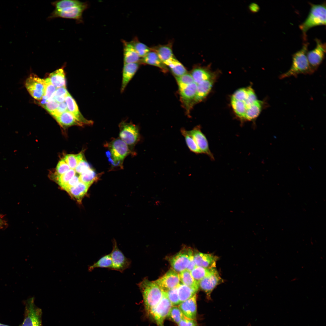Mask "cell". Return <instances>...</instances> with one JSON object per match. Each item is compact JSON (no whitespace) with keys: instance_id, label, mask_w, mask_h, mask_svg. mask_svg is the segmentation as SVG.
Instances as JSON below:
<instances>
[{"instance_id":"44","label":"cell","mask_w":326,"mask_h":326,"mask_svg":"<svg viewBox=\"0 0 326 326\" xmlns=\"http://www.w3.org/2000/svg\"><path fill=\"white\" fill-rule=\"evenodd\" d=\"M179 90L194 82L190 74L187 73L179 77H176Z\"/></svg>"},{"instance_id":"7","label":"cell","mask_w":326,"mask_h":326,"mask_svg":"<svg viewBox=\"0 0 326 326\" xmlns=\"http://www.w3.org/2000/svg\"><path fill=\"white\" fill-rule=\"evenodd\" d=\"M34 297H30L25 302L24 318L21 326H42V310L36 306Z\"/></svg>"},{"instance_id":"49","label":"cell","mask_w":326,"mask_h":326,"mask_svg":"<svg viewBox=\"0 0 326 326\" xmlns=\"http://www.w3.org/2000/svg\"><path fill=\"white\" fill-rule=\"evenodd\" d=\"M90 168L89 163L84 158L79 163L74 170L76 173L80 174Z\"/></svg>"},{"instance_id":"19","label":"cell","mask_w":326,"mask_h":326,"mask_svg":"<svg viewBox=\"0 0 326 326\" xmlns=\"http://www.w3.org/2000/svg\"><path fill=\"white\" fill-rule=\"evenodd\" d=\"M155 52L162 62L166 66L167 64L175 58L172 50V43L169 42L151 48Z\"/></svg>"},{"instance_id":"28","label":"cell","mask_w":326,"mask_h":326,"mask_svg":"<svg viewBox=\"0 0 326 326\" xmlns=\"http://www.w3.org/2000/svg\"><path fill=\"white\" fill-rule=\"evenodd\" d=\"M48 78L56 88L66 87L65 74L63 67L50 73Z\"/></svg>"},{"instance_id":"18","label":"cell","mask_w":326,"mask_h":326,"mask_svg":"<svg viewBox=\"0 0 326 326\" xmlns=\"http://www.w3.org/2000/svg\"><path fill=\"white\" fill-rule=\"evenodd\" d=\"M197 298L196 294L178 305L179 308L185 317L195 319L197 314Z\"/></svg>"},{"instance_id":"23","label":"cell","mask_w":326,"mask_h":326,"mask_svg":"<svg viewBox=\"0 0 326 326\" xmlns=\"http://www.w3.org/2000/svg\"><path fill=\"white\" fill-rule=\"evenodd\" d=\"M140 63L156 66L164 72L168 70L167 66L161 61L156 53L151 49L144 57L141 58Z\"/></svg>"},{"instance_id":"27","label":"cell","mask_w":326,"mask_h":326,"mask_svg":"<svg viewBox=\"0 0 326 326\" xmlns=\"http://www.w3.org/2000/svg\"><path fill=\"white\" fill-rule=\"evenodd\" d=\"M61 126H68L73 125L84 126L72 113L68 111L64 112L59 116L55 118Z\"/></svg>"},{"instance_id":"42","label":"cell","mask_w":326,"mask_h":326,"mask_svg":"<svg viewBox=\"0 0 326 326\" xmlns=\"http://www.w3.org/2000/svg\"><path fill=\"white\" fill-rule=\"evenodd\" d=\"M210 269L196 266L191 272L194 280L198 283L209 273Z\"/></svg>"},{"instance_id":"4","label":"cell","mask_w":326,"mask_h":326,"mask_svg":"<svg viewBox=\"0 0 326 326\" xmlns=\"http://www.w3.org/2000/svg\"><path fill=\"white\" fill-rule=\"evenodd\" d=\"M310 9L307 18L299 26L303 42L307 41L306 33L312 27L326 25V3L315 4L309 3Z\"/></svg>"},{"instance_id":"8","label":"cell","mask_w":326,"mask_h":326,"mask_svg":"<svg viewBox=\"0 0 326 326\" xmlns=\"http://www.w3.org/2000/svg\"><path fill=\"white\" fill-rule=\"evenodd\" d=\"M193 255L192 249L184 246L178 252L170 257L169 260L172 269L180 273L187 269Z\"/></svg>"},{"instance_id":"40","label":"cell","mask_w":326,"mask_h":326,"mask_svg":"<svg viewBox=\"0 0 326 326\" xmlns=\"http://www.w3.org/2000/svg\"><path fill=\"white\" fill-rule=\"evenodd\" d=\"M74 169H70L65 173L59 175H54V179L57 184L61 187L64 186L76 174Z\"/></svg>"},{"instance_id":"3","label":"cell","mask_w":326,"mask_h":326,"mask_svg":"<svg viewBox=\"0 0 326 326\" xmlns=\"http://www.w3.org/2000/svg\"><path fill=\"white\" fill-rule=\"evenodd\" d=\"M308 43L304 42L302 48L292 55V64L289 69L281 75L283 79L291 76L296 77L300 74H312L307 57Z\"/></svg>"},{"instance_id":"11","label":"cell","mask_w":326,"mask_h":326,"mask_svg":"<svg viewBox=\"0 0 326 326\" xmlns=\"http://www.w3.org/2000/svg\"><path fill=\"white\" fill-rule=\"evenodd\" d=\"M25 87L30 95L38 101L42 100L45 89V79L31 74L25 82Z\"/></svg>"},{"instance_id":"26","label":"cell","mask_w":326,"mask_h":326,"mask_svg":"<svg viewBox=\"0 0 326 326\" xmlns=\"http://www.w3.org/2000/svg\"><path fill=\"white\" fill-rule=\"evenodd\" d=\"M90 186V185L80 182L76 185L69 188L66 191L78 203H81L82 198L87 193Z\"/></svg>"},{"instance_id":"47","label":"cell","mask_w":326,"mask_h":326,"mask_svg":"<svg viewBox=\"0 0 326 326\" xmlns=\"http://www.w3.org/2000/svg\"><path fill=\"white\" fill-rule=\"evenodd\" d=\"M248 87L237 90L232 96L231 99L245 102L248 95Z\"/></svg>"},{"instance_id":"45","label":"cell","mask_w":326,"mask_h":326,"mask_svg":"<svg viewBox=\"0 0 326 326\" xmlns=\"http://www.w3.org/2000/svg\"><path fill=\"white\" fill-rule=\"evenodd\" d=\"M164 291L165 292L173 306H176L180 303L177 292V287Z\"/></svg>"},{"instance_id":"13","label":"cell","mask_w":326,"mask_h":326,"mask_svg":"<svg viewBox=\"0 0 326 326\" xmlns=\"http://www.w3.org/2000/svg\"><path fill=\"white\" fill-rule=\"evenodd\" d=\"M216 267L210 269L208 275L199 282V287L206 293L207 298L210 299L211 293L217 286L222 282Z\"/></svg>"},{"instance_id":"58","label":"cell","mask_w":326,"mask_h":326,"mask_svg":"<svg viewBox=\"0 0 326 326\" xmlns=\"http://www.w3.org/2000/svg\"><path fill=\"white\" fill-rule=\"evenodd\" d=\"M0 326H10L4 324H1V323H0ZM21 326V325H20V326Z\"/></svg>"},{"instance_id":"35","label":"cell","mask_w":326,"mask_h":326,"mask_svg":"<svg viewBox=\"0 0 326 326\" xmlns=\"http://www.w3.org/2000/svg\"><path fill=\"white\" fill-rule=\"evenodd\" d=\"M176 77L181 76L187 73L183 65L176 58L169 62L167 65Z\"/></svg>"},{"instance_id":"36","label":"cell","mask_w":326,"mask_h":326,"mask_svg":"<svg viewBox=\"0 0 326 326\" xmlns=\"http://www.w3.org/2000/svg\"><path fill=\"white\" fill-rule=\"evenodd\" d=\"M84 3L76 0H63L55 1L51 4L55 7V9L60 10L69 7L81 6Z\"/></svg>"},{"instance_id":"33","label":"cell","mask_w":326,"mask_h":326,"mask_svg":"<svg viewBox=\"0 0 326 326\" xmlns=\"http://www.w3.org/2000/svg\"><path fill=\"white\" fill-rule=\"evenodd\" d=\"M177 292L180 303L190 298L196 294L195 291L182 283L177 287Z\"/></svg>"},{"instance_id":"25","label":"cell","mask_w":326,"mask_h":326,"mask_svg":"<svg viewBox=\"0 0 326 326\" xmlns=\"http://www.w3.org/2000/svg\"><path fill=\"white\" fill-rule=\"evenodd\" d=\"M190 74L194 82L197 84L202 81L215 78V75L207 68L200 66L194 68Z\"/></svg>"},{"instance_id":"55","label":"cell","mask_w":326,"mask_h":326,"mask_svg":"<svg viewBox=\"0 0 326 326\" xmlns=\"http://www.w3.org/2000/svg\"><path fill=\"white\" fill-rule=\"evenodd\" d=\"M7 222L4 218V216L0 214V229H5L8 226Z\"/></svg>"},{"instance_id":"51","label":"cell","mask_w":326,"mask_h":326,"mask_svg":"<svg viewBox=\"0 0 326 326\" xmlns=\"http://www.w3.org/2000/svg\"><path fill=\"white\" fill-rule=\"evenodd\" d=\"M59 104V103L52 100L42 106L51 115L57 108Z\"/></svg>"},{"instance_id":"31","label":"cell","mask_w":326,"mask_h":326,"mask_svg":"<svg viewBox=\"0 0 326 326\" xmlns=\"http://www.w3.org/2000/svg\"><path fill=\"white\" fill-rule=\"evenodd\" d=\"M112 263L110 254L102 256L97 262L89 266L88 270L91 271L97 268H106L111 270Z\"/></svg>"},{"instance_id":"37","label":"cell","mask_w":326,"mask_h":326,"mask_svg":"<svg viewBox=\"0 0 326 326\" xmlns=\"http://www.w3.org/2000/svg\"><path fill=\"white\" fill-rule=\"evenodd\" d=\"M130 42L141 58L144 57L151 50V48L140 42L136 37H134Z\"/></svg>"},{"instance_id":"53","label":"cell","mask_w":326,"mask_h":326,"mask_svg":"<svg viewBox=\"0 0 326 326\" xmlns=\"http://www.w3.org/2000/svg\"><path fill=\"white\" fill-rule=\"evenodd\" d=\"M80 181L79 176L76 175L72 178L64 186L61 187L65 191L70 187H73Z\"/></svg>"},{"instance_id":"21","label":"cell","mask_w":326,"mask_h":326,"mask_svg":"<svg viewBox=\"0 0 326 326\" xmlns=\"http://www.w3.org/2000/svg\"><path fill=\"white\" fill-rule=\"evenodd\" d=\"M123 47L124 64L139 62L141 58L136 52L130 41L122 40Z\"/></svg>"},{"instance_id":"17","label":"cell","mask_w":326,"mask_h":326,"mask_svg":"<svg viewBox=\"0 0 326 326\" xmlns=\"http://www.w3.org/2000/svg\"><path fill=\"white\" fill-rule=\"evenodd\" d=\"M193 259L197 266L208 269L216 267V263L218 257L211 254H206L198 252L193 254Z\"/></svg>"},{"instance_id":"56","label":"cell","mask_w":326,"mask_h":326,"mask_svg":"<svg viewBox=\"0 0 326 326\" xmlns=\"http://www.w3.org/2000/svg\"><path fill=\"white\" fill-rule=\"evenodd\" d=\"M249 8L250 10L253 13L257 12L260 9L259 5L254 3H251L249 5Z\"/></svg>"},{"instance_id":"34","label":"cell","mask_w":326,"mask_h":326,"mask_svg":"<svg viewBox=\"0 0 326 326\" xmlns=\"http://www.w3.org/2000/svg\"><path fill=\"white\" fill-rule=\"evenodd\" d=\"M99 174L91 168L80 174L79 176L80 182L91 185L99 179Z\"/></svg>"},{"instance_id":"16","label":"cell","mask_w":326,"mask_h":326,"mask_svg":"<svg viewBox=\"0 0 326 326\" xmlns=\"http://www.w3.org/2000/svg\"><path fill=\"white\" fill-rule=\"evenodd\" d=\"M197 87V84L194 82L179 90L181 101L188 111H189L194 104Z\"/></svg>"},{"instance_id":"39","label":"cell","mask_w":326,"mask_h":326,"mask_svg":"<svg viewBox=\"0 0 326 326\" xmlns=\"http://www.w3.org/2000/svg\"><path fill=\"white\" fill-rule=\"evenodd\" d=\"M84 158L82 152L77 154H67L64 159L71 169H75L79 163Z\"/></svg>"},{"instance_id":"20","label":"cell","mask_w":326,"mask_h":326,"mask_svg":"<svg viewBox=\"0 0 326 326\" xmlns=\"http://www.w3.org/2000/svg\"><path fill=\"white\" fill-rule=\"evenodd\" d=\"M139 62L124 64L123 71L121 92H123L127 85L139 69Z\"/></svg>"},{"instance_id":"46","label":"cell","mask_w":326,"mask_h":326,"mask_svg":"<svg viewBox=\"0 0 326 326\" xmlns=\"http://www.w3.org/2000/svg\"><path fill=\"white\" fill-rule=\"evenodd\" d=\"M69 92L66 87H62L56 88L53 100L59 103L65 101V98Z\"/></svg>"},{"instance_id":"10","label":"cell","mask_w":326,"mask_h":326,"mask_svg":"<svg viewBox=\"0 0 326 326\" xmlns=\"http://www.w3.org/2000/svg\"><path fill=\"white\" fill-rule=\"evenodd\" d=\"M316 45L312 50L308 51L307 57L312 73L316 71L324 60L326 53V43L321 40L315 39Z\"/></svg>"},{"instance_id":"32","label":"cell","mask_w":326,"mask_h":326,"mask_svg":"<svg viewBox=\"0 0 326 326\" xmlns=\"http://www.w3.org/2000/svg\"><path fill=\"white\" fill-rule=\"evenodd\" d=\"M45 89L44 96L40 102L42 105L53 100L56 88L50 82L48 78L45 79Z\"/></svg>"},{"instance_id":"54","label":"cell","mask_w":326,"mask_h":326,"mask_svg":"<svg viewBox=\"0 0 326 326\" xmlns=\"http://www.w3.org/2000/svg\"><path fill=\"white\" fill-rule=\"evenodd\" d=\"M178 326H199L195 320L185 317L177 324Z\"/></svg>"},{"instance_id":"1","label":"cell","mask_w":326,"mask_h":326,"mask_svg":"<svg viewBox=\"0 0 326 326\" xmlns=\"http://www.w3.org/2000/svg\"><path fill=\"white\" fill-rule=\"evenodd\" d=\"M106 155L112 169H123L126 158L133 153L127 145L120 138L114 139L104 145Z\"/></svg>"},{"instance_id":"15","label":"cell","mask_w":326,"mask_h":326,"mask_svg":"<svg viewBox=\"0 0 326 326\" xmlns=\"http://www.w3.org/2000/svg\"><path fill=\"white\" fill-rule=\"evenodd\" d=\"M187 132L193 138L202 153L207 155L211 159L214 160V157L209 149L207 139L200 127L197 126L190 130H187Z\"/></svg>"},{"instance_id":"22","label":"cell","mask_w":326,"mask_h":326,"mask_svg":"<svg viewBox=\"0 0 326 326\" xmlns=\"http://www.w3.org/2000/svg\"><path fill=\"white\" fill-rule=\"evenodd\" d=\"M65 101L67 105L68 111L72 113L84 125H92L93 124L92 121L86 119L82 115L76 102L69 93L65 98Z\"/></svg>"},{"instance_id":"30","label":"cell","mask_w":326,"mask_h":326,"mask_svg":"<svg viewBox=\"0 0 326 326\" xmlns=\"http://www.w3.org/2000/svg\"><path fill=\"white\" fill-rule=\"evenodd\" d=\"M263 102L257 100L246 109L244 119L251 120L256 118L262 110Z\"/></svg>"},{"instance_id":"38","label":"cell","mask_w":326,"mask_h":326,"mask_svg":"<svg viewBox=\"0 0 326 326\" xmlns=\"http://www.w3.org/2000/svg\"><path fill=\"white\" fill-rule=\"evenodd\" d=\"M181 132L182 135L184 137L186 144L189 149L192 152L197 154L202 153L193 138L188 133L187 130L182 129H181Z\"/></svg>"},{"instance_id":"12","label":"cell","mask_w":326,"mask_h":326,"mask_svg":"<svg viewBox=\"0 0 326 326\" xmlns=\"http://www.w3.org/2000/svg\"><path fill=\"white\" fill-rule=\"evenodd\" d=\"M113 249L110 253L112 263L111 270L117 271L122 273L125 270L130 267L131 261L130 259L126 257L118 248L115 240H113Z\"/></svg>"},{"instance_id":"50","label":"cell","mask_w":326,"mask_h":326,"mask_svg":"<svg viewBox=\"0 0 326 326\" xmlns=\"http://www.w3.org/2000/svg\"><path fill=\"white\" fill-rule=\"evenodd\" d=\"M257 100L255 94L253 90L248 87L247 97L244 102L247 108Z\"/></svg>"},{"instance_id":"2","label":"cell","mask_w":326,"mask_h":326,"mask_svg":"<svg viewBox=\"0 0 326 326\" xmlns=\"http://www.w3.org/2000/svg\"><path fill=\"white\" fill-rule=\"evenodd\" d=\"M142 296L145 310L148 316L162 298L163 290L147 278L137 284Z\"/></svg>"},{"instance_id":"24","label":"cell","mask_w":326,"mask_h":326,"mask_svg":"<svg viewBox=\"0 0 326 326\" xmlns=\"http://www.w3.org/2000/svg\"><path fill=\"white\" fill-rule=\"evenodd\" d=\"M215 78L202 81L197 84L196 94L194 104L204 99L210 92L213 86Z\"/></svg>"},{"instance_id":"14","label":"cell","mask_w":326,"mask_h":326,"mask_svg":"<svg viewBox=\"0 0 326 326\" xmlns=\"http://www.w3.org/2000/svg\"><path fill=\"white\" fill-rule=\"evenodd\" d=\"M163 291H166L177 287L180 284L179 273L172 268L164 275L153 281Z\"/></svg>"},{"instance_id":"48","label":"cell","mask_w":326,"mask_h":326,"mask_svg":"<svg viewBox=\"0 0 326 326\" xmlns=\"http://www.w3.org/2000/svg\"><path fill=\"white\" fill-rule=\"evenodd\" d=\"M70 169V168L64 159H62L59 161L57 165L55 175H62L67 172Z\"/></svg>"},{"instance_id":"52","label":"cell","mask_w":326,"mask_h":326,"mask_svg":"<svg viewBox=\"0 0 326 326\" xmlns=\"http://www.w3.org/2000/svg\"><path fill=\"white\" fill-rule=\"evenodd\" d=\"M68 111L67 105L65 101L59 103L57 108L51 114L55 118L61 115L63 113Z\"/></svg>"},{"instance_id":"29","label":"cell","mask_w":326,"mask_h":326,"mask_svg":"<svg viewBox=\"0 0 326 326\" xmlns=\"http://www.w3.org/2000/svg\"><path fill=\"white\" fill-rule=\"evenodd\" d=\"M180 281L197 292L199 288V283L193 278L190 271L187 269L179 273Z\"/></svg>"},{"instance_id":"6","label":"cell","mask_w":326,"mask_h":326,"mask_svg":"<svg viewBox=\"0 0 326 326\" xmlns=\"http://www.w3.org/2000/svg\"><path fill=\"white\" fill-rule=\"evenodd\" d=\"M119 126L120 138L130 149V147L132 148L140 140V135L138 126L132 123L125 121L121 122Z\"/></svg>"},{"instance_id":"5","label":"cell","mask_w":326,"mask_h":326,"mask_svg":"<svg viewBox=\"0 0 326 326\" xmlns=\"http://www.w3.org/2000/svg\"><path fill=\"white\" fill-rule=\"evenodd\" d=\"M88 7V3L85 2L83 5L80 6L69 7L60 10L54 9L48 17V19L49 20L61 18L75 20L77 24L82 23L83 22V13Z\"/></svg>"},{"instance_id":"57","label":"cell","mask_w":326,"mask_h":326,"mask_svg":"<svg viewBox=\"0 0 326 326\" xmlns=\"http://www.w3.org/2000/svg\"><path fill=\"white\" fill-rule=\"evenodd\" d=\"M196 266L193 257L191 259L187 269L191 272Z\"/></svg>"},{"instance_id":"9","label":"cell","mask_w":326,"mask_h":326,"mask_svg":"<svg viewBox=\"0 0 326 326\" xmlns=\"http://www.w3.org/2000/svg\"><path fill=\"white\" fill-rule=\"evenodd\" d=\"M172 306L165 292L163 291V296L161 300L149 316L153 318L157 326H164V321L168 317Z\"/></svg>"},{"instance_id":"43","label":"cell","mask_w":326,"mask_h":326,"mask_svg":"<svg viewBox=\"0 0 326 326\" xmlns=\"http://www.w3.org/2000/svg\"><path fill=\"white\" fill-rule=\"evenodd\" d=\"M168 317L174 322L178 324L183 319L185 318L178 307L172 306Z\"/></svg>"},{"instance_id":"41","label":"cell","mask_w":326,"mask_h":326,"mask_svg":"<svg viewBox=\"0 0 326 326\" xmlns=\"http://www.w3.org/2000/svg\"><path fill=\"white\" fill-rule=\"evenodd\" d=\"M232 107L237 115L239 117L244 119L247 109L244 102L231 99Z\"/></svg>"}]
</instances>
